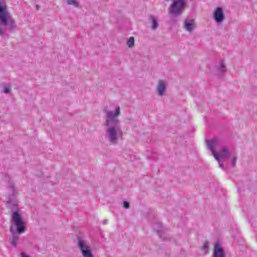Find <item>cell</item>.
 Wrapping results in <instances>:
<instances>
[{"mask_svg": "<svg viewBox=\"0 0 257 257\" xmlns=\"http://www.w3.org/2000/svg\"><path fill=\"white\" fill-rule=\"evenodd\" d=\"M120 108L114 112H108L106 114V126L108 137L113 143H117L122 136V131L119 125L118 117Z\"/></svg>", "mask_w": 257, "mask_h": 257, "instance_id": "obj_1", "label": "cell"}, {"mask_svg": "<svg viewBox=\"0 0 257 257\" xmlns=\"http://www.w3.org/2000/svg\"><path fill=\"white\" fill-rule=\"evenodd\" d=\"M12 234L13 235V243L16 244L17 235L23 234L26 230L25 222L18 210H15L12 214Z\"/></svg>", "mask_w": 257, "mask_h": 257, "instance_id": "obj_2", "label": "cell"}, {"mask_svg": "<svg viewBox=\"0 0 257 257\" xmlns=\"http://www.w3.org/2000/svg\"><path fill=\"white\" fill-rule=\"evenodd\" d=\"M0 14H1V24L3 26L13 27L14 21L12 20L7 9L5 2L1 1L0 4Z\"/></svg>", "mask_w": 257, "mask_h": 257, "instance_id": "obj_3", "label": "cell"}, {"mask_svg": "<svg viewBox=\"0 0 257 257\" xmlns=\"http://www.w3.org/2000/svg\"><path fill=\"white\" fill-rule=\"evenodd\" d=\"M186 5V2L182 0H179L173 2L171 4L169 9V11L171 14L178 15L181 14L184 10Z\"/></svg>", "mask_w": 257, "mask_h": 257, "instance_id": "obj_4", "label": "cell"}, {"mask_svg": "<svg viewBox=\"0 0 257 257\" xmlns=\"http://www.w3.org/2000/svg\"><path fill=\"white\" fill-rule=\"evenodd\" d=\"M79 246L81 252L83 257H94L91 250L83 241L81 239H79Z\"/></svg>", "mask_w": 257, "mask_h": 257, "instance_id": "obj_5", "label": "cell"}, {"mask_svg": "<svg viewBox=\"0 0 257 257\" xmlns=\"http://www.w3.org/2000/svg\"><path fill=\"white\" fill-rule=\"evenodd\" d=\"M214 17L216 21L218 22H221L222 21L224 18V15L222 8L220 7L216 8L214 11Z\"/></svg>", "mask_w": 257, "mask_h": 257, "instance_id": "obj_6", "label": "cell"}, {"mask_svg": "<svg viewBox=\"0 0 257 257\" xmlns=\"http://www.w3.org/2000/svg\"><path fill=\"white\" fill-rule=\"evenodd\" d=\"M214 257H225L224 249L219 243H216L215 245Z\"/></svg>", "mask_w": 257, "mask_h": 257, "instance_id": "obj_7", "label": "cell"}, {"mask_svg": "<svg viewBox=\"0 0 257 257\" xmlns=\"http://www.w3.org/2000/svg\"><path fill=\"white\" fill-rule=\"evenodd\" d=\"M166 88V83L165 81L161 80L159 81L158 85H157V90L158 94L160 95H163Z\"/></svg>", "mask_w": 257, "mask_h": 257, "instance_id": "obj_8", "label": "cell"}, {"mask_svg": "<svg viewBox=\"0 0 257 257\" xmlns=\"http://www.w3.org/2000/svg\"><path fill=\"white\" fill-rule=\"evenodd\" d=\"M195 26V21L191 19H187L184 22V27L189 31H191L194 29Z\"/></svg>", "mask_w": 257, "mask_h": 257, "instance_id": "obj_9", "label": "cell"}, {"mask_svg": "<svg viewBox=\"0 0 257 257\" xmlns=\"http://www.w3.org/2000/svg\"><path fill=\"white\" fill-rule=\"evenodd\" d=\"M127 43H128V45L130 47L133 46L134 44V39L133 38H130L128 40Z\"/></svg>", "mask_w": 257, "mask_h": 257, "instance_id": "obj_10", "label": "cell"}, {"mask_svg": "<svg viewBox=\"0 0 257 257\" xmlns=\"http://www.w3.org/2000/svg\"><path fill=\"white\" fill-rule=\"evenodd\" d=\"M123 206L126 208H128L130 207V203L127 201H125L123 203Z\"/></svg>", "mask_w": 257, "mask_h": 257, "instance_id": "obj_11", "label": "cell"}, {"mask_svg": "<svg viewBox=\"0 0 257 257\" xmlns=\"http://www.w3.org/2000/svg\"><path fill=\"white\" fill-rule=\"evenodd\" d=\"M153 28H156L157 27V22L156 21V20H155V19L154 18L153 20Z\"/></svg>", "mask_w": 257, "mask_h": 257, "instance_id": "obj_12", "label": "cell"}, {"mask_svg": "<svg viewBox=\"0 0 257 257\" xmlns=\"http://www.w3.org/2000/svg\"><path fill=\"white\" fill-rule=\"evenodd\" d=\"M21 257H31L25 253H22L21 254Z\"/></svg>", "mask_w": 257, "mask_h": 257, "instance_id": "obj_13", "label": "cell"}]
</instances>
